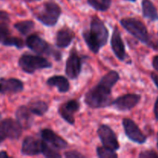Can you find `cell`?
Segmentation results:
<instances>
[{
	"label": "cell",
	"instance_id": "1",
	"mask_svg": "<svg viewBox=\"0 0 158 158\" xmlns=\"http://www.w3.org/2000/svg\"><path fill=\"white\" fill-rule=\"evenodd\" d=\"M120 80V74L110 70L105 74L98 83L85 94L84 102L92 109H102L112 105V89Z\"/></svg>",
	"mask_w": 158,
	"mask_h": 158
},
{
	"label": "cell",
	"instance_id": "2",
	"mask_svg": "<svg viewBox=\"0 0 158 158\" xmlns=\"http://www.w3.org/2000/svg\"><path fill=\"white\" fill-rule=\"evenodd\" d=\"M82 35L89 50L95 54L98 53L109 40V31L103 20L97 15L91 19L89 30H84Z\"/></svg>",
	"mask_w": 158,
	"mask_h": 158
},
{
	"label": "cell",
	"instance_id": "3",
	"mask_svg": "<svg viewBox=\"0 0 158 158\" xmlns=\"http://www.w3.org/2000/svg\"><path fill=\"white\" fill-rule=\"evenodd\" d=\"M62 13L61 7L56 2L48 1L34 13L35 18L44 26L52 27L56 25Z\"/></svg>",
	"mask_w": 158,
	"mask_h": 158
},
{
	"label": "cell",
	"instance_id": "4",
	"mask_svg": "<svg viewBox=\"0 0 158 158\" xmlns=\"http://www.w3.org/2000/svg\"><path fill=\"white\" fill-rule=\"evenodd\" d=\"M120 24L131 35L148 46H153L148 28L144 23L136 18H123L120 20Z\"/></svg>",
	"mask_w": 158,
	"mask_h": 158
},
{
	"label": "cell",
	"instance_id": "5",
	"mask_svg": "<svg viewBox=\"0 0 158 158\" xmlns=\"http://www.w3.org/2000/svg\"><path fill=\"white\" fill-rule=\"evenodd\" d=\"M18 64L22 70L27 74H33L37 70L49 69L52 66V63L41 55L28 53H25L20 56Z\"/></svg>",
	"mask_w": 158,
	"mask_h": 158
},
{
	"label": "cell",
	"instance_id": "6",
	"mask_svg": "<svg viewBox=\"0 0 158 158\" xmlns=\"http://www.w3.org/2000/svg\"><path fill=\"white\" fill-rule=\"evenodd\" d=\"M26 45L29 49L33 51L38 55H47L52 56L56 60H60L62 58L60 52L54 49L53 46L48 43L44 39L36 34H32L27 37Z\"/></svg>",
	"mask_w": 158,
	"mask_h": 158
},
{
	"label": "cell",
	"instance_id": "7",
	"mask_svg": "<svg viewBox=\"0 0 158 158\" xmlns=\"http://www.w3.org/2000/svg\"><path fill=\"white\" fill-rule=\"evenodd\" d=\"M23 128L16 120L6 118L0 120V144L6 139L18 140L23 134Z\"/></svg>",
	"mask_w": 158,
	"mask_h": 158
},
{
	"label": "cell",
	"instance_id": "8",
	"mask_svg": "<svg viewBox=\"0 0 158 158\" xmlns=\"http://www.w3.org/2000/svg\"><path fill=\"white\" fill-rule=\"evenodd\" d=\"M83 67V57L79 54L76 48H73L69 52L66 62L65 73L71 80H76L81 73Z\"/></svg>",
	"mask_w": 158,
	"mask_h": 158
},
{
	"label": "cell",
	"instance_id": "9",
	"mask_svg": "<svg viewBox=\"0 0 158 158\" xmlns=\"http://www.w3.org/2000/svg\"><path fill=\"white\" fill-rule=\"evenodd\" d=\"M123 127L127 137L131 140L138 144H143L146 143L147 137L141 131L138 125L129 118H124L123 120Z\"/></svg>",
	"mask_w": 158,
	"mask_h": 158
},
{
	"label": "cell",
	"instance_id": "10",
	"mask_svg": "<svg viewBox=\"0 0 158 158\" xmlns=\"http://www.w3.org/2000/svg\"><path fill=\"white\" fill-rule=\"evenodd\" d=\"M97 134L103 146L107 147L115 151L120 149V143L117 135L110 126L106 124L100 125L97 130Z\"/></svg>",
	"mask_w": 158,
	"mask_h": 158
},
{
	"label": "cell",
	"instance_id": "11",
	"mask_svg": "<svg viewBox=\"0 0 158 158\" xmlns=\"http://www.w3.org/2000/svg\"><path fill=\"white\" fill-rule=\"evenodd\" d=\"M0 44L5 46H14L17 49H23L25 43L21 38L13 36L11 33L7 22H0Z\"/></svg>",
	"mask_w": 158,
	"mask_h": 158
},
{
	"label": "cell",
	"instance_id": "12",
	"mask_svg": "<svg viewBox=\"0 0 158 158\" xmlns=\"http://www.w3.org/2000/svg\"><path fill=\"white\" fill-rule=\"evenodd\" d=\"M141 100V96L136 94H127L120 96L113 101L112 105L117 110L128 111L135 107Z\"/></svg>",
	"mask_w": 158,
	"mask_h": 158
},
{
	"label": "cell",
	"instance_id": "13",
	"mask_svg": "<svg viewBox=\"0 0 158 158\" xmlns=\"http://www.w3.org/2000/svg\"><path fill=\"white\" fill-rule=\"evenodd\" d=\"M80 104L77 100H69L59 107L58 112L60 117L69 124H75V114L80 110Z\"/></svg>",
	"mask_w": 158,
	"mask_h": 158
},
{
	"label": "cell",
	"instance_id": "14",
	"mask_svg": "<svg viewBox=\"0 0 158 158\" xmlns=\"http://www.w3.org/2000/svg\"><path fill=\"white\" fill-rule=\"evenodd\" d=\"M110 45L111 49H112L116 57L120 61L126 60L127 57L126 48H125V45L121 37V32L117 26L114 28V32L111 35Z\"/></svg>",
	"mask_w": 158,
	"mask_h": 158
},
{
	"label": "cell",
	"instance_id": "15",
	"mask_svg": "<svg viewBox=\"0 0 158 158\" xmlns=\"http://www.w3.org/2000/svg\"><path fill=\"white\" fill-rule=\"evenodd\" d=\"M43 140L33 136H26L23 140L21 154L24 156H35L42 154Z\"/></svg>",
	"mask_w": 158,
	"mask_h": 158
},
{
	"label": "cell",
	"instance_id": "16",
	"mask_svg": "<svg viewBox=\"0 0 158 158\" xmlns=\"http://www.w3.org/2000/svg\"><path fill=\"white\" fill-rule=\"evenodd\" d=\"M0 94H15L24 89V83L16 78H0Z\"/></svg>",
	"mask_w": 158,
	"mask_h": 158
},
{
	"label": "cell",
	"instance_id": "17",
	"mask_svg": "<svg viewBox=\"0 0 158 158\" xmlns=\"http://www.w3.org/2000/svg\"><path fill=\"white\" fill-rule=\"evenodd\" d=\"M40 136L42 139L48 143L58 150H64L67 148L68 143L60 135L51 129H43L40 131Z\"/></svg>",
	"mask_w": 158,
	"mask_h": 158
},
{
	"label": "cell",
	"instance_id": "18",
	"mask_svg": "<svg viewBox=\"0 0 158 158\" xmlns=\"http://www.w3.org/2000/svg\"><path fill=\"white\" fill-rule=\"evenodd\" d=\"M32 115L33 114L29 110L28 106H24V105L19 106L15 113V119L21 125L22 127L25 130L29 129L32 126L34 121Z\"/></svg>",
	"mask_w": 158,
	"mask_h": 158
},
{
	"label": "cell",
	"instance_id": "19",
	"mask_svg": "<svg viewBox=\"0 0 158 158\" xmlns=\"http://www.w3.org/2000/svg\"><path fill=\"white\" fill-rule=\"evenodd\" d=\"M75 38V33L69 27H63L57 32L56 36V46L60 49H65L70 46Z\"/></svg>",
	"mask_w": 158,
	"mask_h": 158
},
{
	"label": "cell",
	"instance_id": "20",
	"mask_svg": "<svg viewBox=\"0 0 158 158\" xmlns=\"http://www.w3.org/2000/svg\"><path fill=\"white\" fill-rule=\"evenodd\" d=\"M46 84L52 87H56L59 92L62 94L67 93L70 88V84L67 78L60 75L52 76L49 77L46 80Z\"/></svg>",
	"mask_w": 158,
	"mask_h": 158
},
{
	"label": "cell",
	"instance_id": "21",
	"mask_svg": "<svg viewBox=\"0 0 158 158\" xmlns=\"http://www.w3.org/2000/svg\"><path fill=\"white\" fill-rule=\"evenodd\" d=\"M142 13L144 18L152 22L158 21V12L156 6L151 0H142Z\"/></svg>",
	"mask_w": 158,
	"mask_h": 158
},
{
	"label": "cell",
	"instance_id": "22",
	"mask_svg": "<svg viewBox=\"0 0 158 158\" xmlns=\"http://www.w3.org/2000/svg\"><path fill=\"white\" fill-rule=\"evenodd\" d=\"M27 106L33 115L39 116V117L45 115L49 110L48 103L45 101H43V100H36V101L31 102Z\"/></svg>",
	"mask_w": 158,
	"mask_h": 158
},
{
	"label": "cell",
	"instance_id": "23",
	"mask_svg": "<svg viewBox=\"0 0 158 158\" xmlns=\"http://www.w3.org/2000/svg\"><path fill=\"white\" fill-rule=\"evenodd\" d=\"M35 23L32 20H25L14 24V28L23 35H27L33 30Z\"/></svg>",
	"mask_w": 158,
	"mask_h": 158
},
{
	"label": "cell",
	"instance_id": "24",
	"mask_svg": "<svg viewBox=\"0 0 158 158\" xmlns=\"http://www.w3.org/2000/svg\"><path fill=\"white\" fill-rule=\"evenodd\" d=\"M89 6L99 12H106L110 8L112 0H87Z\"/></svg>",
	"mask_w": 158,
	"mask_h": 158
},
{
	"label": "cell",
	"instance_id": "25",
	"mask_svg": "<svg viewBox=\"0 0 158 158\" xmlns=\"http://www.w3.org/2000/svg\"><path fill=\"white\" fill-rule=\"evenodd\" d=\"M52 146H51L49 143L43 140V143H42V154L44 157L48 158H61L62 155L54 149Z\"/></svg>",
	"mask_w": 158,
	"mask_h": 158
},
{
	"label": "cell",
	"instance_id": "26",
	"mask_svg": "<svg viewBox=\"0 0 158 158\" xmlns=\"http://www.w3.org/2000/svg\"><path fill=\"white\" fill-rule=\"evenodd\" d=\"M97 154L100 158H117L118 157V154L115 152V151L107 148V147H97Z\"/></svg>",
	"mask_w": 158,
	"mask_h": 158
},
{
	"label": "cell",
	"instance_id": "27",
	"mask_svg": "<svg viewBox=\"0 0 158 158\" xmlns=\"http://www.w3.org/2000/svg\"><path fill=\"white\" fill-rule=\"evenodd\" d=\"M140 158H158V154L154 151H145L139 154Z\"/></svg>",
	"mask_w": 158,
	"mask_h": 158
},
{
	"label": "cell",
	"instance_id": "28",
	"mask_svg": "<svg viewBox=\"0 0 158 158\" xmlns=\"http://www.w3.org/2000/svg\"><path fill=\"white\" fill-rule=\"evenodd\" d=\"M64 156L67 158H83L85 157L83 154L77 151H69L64 154Z\"/></svg>",
	"mask_w": 158,
	"mask_h": 158
},
{
	"label": "cell",
	"instance_id": "29",
	"mask_svg": "<svg viewBox=\"0 0 158 158\" xmlns=\"http://www.w3.org/2000/svg\"><path fill=\"white\" fill-rule=\"evenodd\" d=\"M0 21L7 22V23L10 21L9 14L4 10H0Z\"/></svg>",
	"mask_w": 158,
	"mask_h": 158
},
{
	"label": "cell",
	"instance_id": "30",
	"mask_svg": "<svg viewBox=\"0 0 158 158\" xmlns=\"http://www.w3.org/2000/svg\"><path fill=\"white\" fill-rule=\"evenodd\" d=\"M152 65H153V67L154 68V69L158 72V55L155 56L153 58Z\"/></svg>",
	"mask_w": 158,
	"mask_h": 158
},
{
	"label": "cell",
	"instance_id": "31",
	"mask_svg": "<svg viewBox=\"0 0 158 158\" xmlns=\"http://www.w3.org/2000/svg\"><path fill=\"white\" fill-rule=\"evenodd\" d=\"M151 77L152 79L153 82L154 83V84H155V86H157V88L158 89V75H157L155 73H152L151 74Z\"/></svg>",
	"mask_w": 158,
	"mask_h": 158
},
{
	"label": "cell",
	"instance_id": "32",
	"mask_svg": "<svg viewBox=\"0 0 158 158\" xmlns=\"http://www.w3.org/2000/svg\"><path fill=\"white\" fill-rule=\"evenodd\" d=\"M154 116H155L156 120H158V97L157 98V100H156L155 103H154Z\"/></svg>",
	"mask_w": 158,
	"mask_h": 158
},
{
	"label": "cell",
	"instance_id": "33",
	"mask_svg": "<svg viewBox=\"0 0 158 158\" xmlns=\"http://www.w3.org/2000/svg\"><path fill=\"white\" fill-rule=\"evenodd\" d=\"M9 157V154H7V152L5 151H0V158H8Z\"/></svg>",
	"mask_w": 158,
	"mask_h": 158
},
{
	"label": "cell",
	"instance_id": "34",
	"mask_svg": "<svg viewBox=\"0 0 158 158\" xmlns=\"http://www.w3.org/2000/svg\"><path fill=\"white\" fill-rule=\"evenodd\" d=\"M25 1H27V2H37V1H40V0H25Z\"/></svg>",
	"mask_w": 158,
	"mask_h": 158
},
{
	"label": "cell",
	"instance_id": "35",
	"mask_svg": "<svg viewBox=\"0 0 158 158\" xmlns=\"http://www.w3.org/2000/svg\"><path fill=\"white\" fill-rule=\"evenodd\" d=\"M125 1L131 2H137V0H125Z\"/></svg>",
	"mask_w": 158,
	"mask_h": 158
},
{
	"label": "cell",
	"instance_id": "36",
	"mask_svg": "<svg viewBox=\"0 0 158 158\" xmlns=\"http://www.w3.org/2000/svg\"><path fill=\"white\" fill-rule=\"evenodd\" d=\"M157 149H158V134H157Z\"/></svg>",
	"mask_w": 158,
	"mask_h": 158
},
{
	"label": "cell",
	"instance_id": "37",
	"mask_svg": "<svg viewBox=\"0 0 158 158\" xmlns=\"http://www.w3.org/2000/svg\"><path fill=\"white\" fill-rule=\"evenodd\" d=\"M1 118H2V114L1 113H0V120H1Z\"/></svg>",
	"mask_w": 158,
	"mask_h": 158
},
{
	"label": "cell",
	"instance_id": "38",
	"mask_svg": "<svg viewBox=\"0 0 158 158\" xmlns=\"http://www.w3.org/2000/svg\"><path fill=\"white\" fill-rule=\"evenodd\" d=\"M0 89H1V87H0Z\"/></svg>",
	"mask_w": 158,
	"mask_h": 158
}]
</instances>
